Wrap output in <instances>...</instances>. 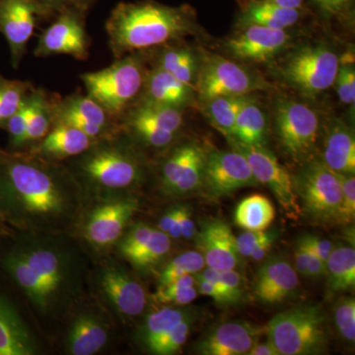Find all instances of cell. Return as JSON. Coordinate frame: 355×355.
Instances as JSON below:
<instances>
[{
    "instance_id": "obj_61",
    "label": "cell",
    "mask_w": 355,
    "mask_h": 355,
    "mask_svg": "<svg viewBox=\"0 0 355 355\" xmlns=\"http://www.w3.org/2000/svg\"><path fill=\"white\" fill-rule=\"evenodd\" d=\"M6 222H7L6 217H4L3 214H2L1 210H0V233L6 228V226H4L6 225Z\"/></svg>"
},
{
    "instance_id": "obj_2",
    "label": "cell",
    "mask_w": 355,
    "mask_h": 355,
    "mask_svg": "<svg viewBox=\"0 0 355 355\" xmlns=\"http://www.w3.org/2000/svg\"><path fill=\"white\" fill-rule=\"evenodd\" d=\"M114 60L137 51L181 42L200 32L193 7L170 6L154 0L120 2L105 24Z\"/></svg>"
},
{
    "instance_id": "obj_31",
    "label": "cell",
    "mask_w": 355,
    "mask_h": 355,
    "mask_svg": "<svg viewBox=\"0 0 355 355\" xmlns=\"http://www.w3.org/2000/svg\"><path fill=\"white\" fill-rule=\"evenodd\" d=\"M327 287L331 293H343L355 286V250L354 247H334L326 263Z\"/></svg>"
},
{
    "instance_id": "obj_36",
    "label": "cell",
    "mask_w": 355,
    "mask_h": 355,
    "mask_svg": "<svg viewBox=\"0 0 355 355\" xmlns=\"http://www.w3.org/2000/svg\"><path fill=\"white\" fill-rule=\"evenodd\" d=\"M34 85L18 79H9L0 73V130H4L7 121L19 109Z\"/></svg>"
},
{
    "instance_id": "obj_12",
    "label": "cell",
    "mask_w": 355,
    "mask_h": 355,
    "mask_svg": "<svg viewBox=\"0 0 355 355\" xmlns=\"http://www.w3.org/2000/svg\"><path fill=\"white\" fill-rule=\"evenodd\" d=\"M53 123L71 125L95 141L121 130L118 121L86 93L76 92L62 98L53 96Z\"/></svg>"
},
{
    "instance_id": "obj_23",
    "label": "cell",
    "mask_w": 355,
    "mask_h": 355,
    "mask_svg": "<svg viewBox=\"0 0 355 355\" xmlns=\"http://www.w3.org/2000/svg\"><path fill=\"white\" fill-rule=\"evenodd\" d=\"M322 161L338 174H354V135L343 121L335 119L331 121L324 135Z\"/></svg>"
},
{
    "instance_id": "obj_9",
    "label": "cell",
    "mask_w": 355,
    "mask_h": 355,
    "mask_svg": "<svg viewBox=\"0 0 355 355\" xmlns=\"http://www.w3.org/2000/svg\"><path fill=\"white\" fill-rule=\"evenodd\" d=\"M293 183L296 195L311 218L324 223L336 221L342 200V184L338 173L322 160H311L293 178Z\"/></svg>"
},
{
    "instance_id": "obj_29",
    "label": "cell",
    "mask_w": 355,
    "mask_h": 355,
    "mask_svg": "<svg viewBox=\"0 0 355 355\" xmlns=\"http://www.w3.org/2000/svg\"><path fill=\"white\" fill-rule=\"evenodd\" d=\"M3 266L35 305L41 309L48 307L53 294L38 273L28 265L19 252L6 254L3 259Z\"/></svg>"
},
{
    "instance_id": "obj_3",
    "label": "cell",
    "mask_w": 355,
    "mask_h": 355,
    "mask_svg": "<svg viewBox=\"0 0 355 355\" xmlns=\"http://www.w3.org/2000/svg\"><path fill=\"white\" fill-rule=\"evenodd\" d=\"M144 51L130 53L105 69L81 74L86 94L116 120L139 99L147 72Z\"/></svg>"
},
{
    "instance_id": "obj_49",
    "label": "cell",
    "mask_w": 355,
    "mask_h": 355,
    "mask_svg": "<svg viewBox=\"0 0 355 355\" xmlns=\"http://www.w3.org/2000/svg\"><path fill=\"white\" fill-rule=\"evenodd\" d=\"M197 287L178 289V291H166L159 287L155 294L156 300L163 304L187 305L190 304L198 297Z\"/></svg>"
},
{
    "instance_id": "obj_6",
    "label": "cell",
    "mask_w": 355,
    "mask_h": 355,
    "mask_svg": "<svg viewBox=\"0 0 355 355\" xmlns=\"http://www.w3.org/2000/svg\"><path fill=\"white\" fill-rule=\"evenodd\" d=\"M338 64L340 57L328 44H305L289 53L279 74L301 95L314 98L334 86Z\"/></svg>"
},
{
    "instance_id": "obj_19",
    "label": "cell",
    "mask_w": 355,
    "mask_h": 355,
    "mask_svg": "<svg viewBox=\"0 0 355 355\" xmlns=\"http://www.w3.org/2000/svg\"><path fill=\"white\" fill-rule=\"evenodd\" d=\"M266 327L247 322H229L216 327L198 343V352L205 355H242L258 343Z\"/></svg>"
},
{
    "instance_id": "obj_59",
    "label": "cell",
    "mask_w": 355,
    "mask_h": 355,
    "mask_svg": "<svg viewBox=\"0 0 355 355\" xmlns=\"http://www.w3.org/2000/svg\"><path fill=\"white\" fill-rule=\"evenodd\" d=\"M177 212L178 207H171V209L167 210L164 216L161 217L160 221H159V230L168 233L170 227H171L173 221H174L175 217L177 216Z\"/></svg>"
},
{
    "instance_id": "obj_16",
    "label": "cell",
    "mask_w": 355,
    "mask_h": 355,
    "mask_svg": "<svg viewBox=\"0 0 355 355\" xmlns=\"http://www.w3.org/2000/svg\"><path fill=\"white\" fill-rule=\"evenodd\" d=\"M298 273L291 261L282 257L268 259L257 273L254 296L265 305L284 302L296 293Z\"/></svg>"
},
{
    "instance_id": "obj_35",
    "label": "cell",
    "mask_w": 355,
    "mask_h": 355,
    "mask_svg": "<svg viewBox=\"0 0 355 355\" xmlns=\"http://www.w3.org/2000/svg\"><path fill=\"white\" fill-rule=\"evenodd\" d=\"M190 311L181 308L166 307L149 315L142 324L139 338L149 349L154 343L164 338L174 327L190 315Z\"/></svg>"
},
{
    "instance_id": "obj_44",
    "label": "cell",
    "mask_w": 355,
    "mask_h": 355,
    "mask_svg": "<svg viewBox=\"0 0 355 355\" xmlns=\"http://www.w3.org/2000/svg\"><path fill=\"white\" fill-rule=\"evenodd\" d=\"M334 316L338 331L345 340H355V300L354 297H343L336 302Z\"/></svg>"
},
{
    "instance_id": "obj_18",
    "label": "cell",
    "mask_w": 355,
    "mask_h": 355,
    "mask_svg": "<svg viewBox=\"0 0 355 355\" xmlns=\"http://www.w3.org/2000/svg\"><path fill=\"white\" fill-rule=\"evenodd\" d=\"M196 237L205 266L219 272L238 268L240 254L236 247V237L227 223L218 219L207 221Z\"/></svg>"
},
{
    "instance_id": "obj_28",
    "label": "cell",
    "mask_w": 355,
    "mask_h": 355,
    "mask_svg": "<svg viewBox=\"0 0 355 355\" xmlns=\"http://www.w3.org/2000/svg\"><path fill=\"white\" fill-rule=\"evenodd\" d=\"M268 119L265 110L252 94L248 95L236 119L232 139L249 146H265Z\"/></svg>"
},
{
    "instance_id": "obj_62",
    "label": "cell",
    "mask_w": 355,
    "mask_h": 355,
    "mask_svg": "<svg viewBox=\"0 0 355 355\" xmlns=\"http://www.w3.org/2000/svg\"><path fill=\"white\" fill-rule=\"evenodd\" d=\"M2 0H0V3H1Z\"/></svg>"
},
{
    "instance_id": "obj_48",
    "label": "cell",
    "mask_w": 355,
    "mask_h": 355,
    "mask_svg": "<svg viewBox=\"0 0 355 355\" xmlns=\"http://www.w3.org/2000/svg\"><path fill=\"white\" fill-rule=\"evenodd\" d=\"M222 284L225 286L226 291L232 299L233 303L241 302L246 294V279L241 273L236 270L220 272Z\"/></svg>"
},
{
    "instance_id": "obj_34",
    "label": "cell",
    "mask_w": 355,
    "mask_h": 355,
    "mask_svg": "<svg viewBox=\"0 0 355 355\" xmlns=\"http://www.w3.org/2000/svg\"><path fill=\"white\" fill-rule=\"evenodd\" d=\"M247 96H219L202 102L210 123L226 137L232 135L236 119Z\"/></svg>"
},
{
    "instance_id": "obj_4",
    "label": "cell",
    "mask_w": 355,
    "mask_h": 355,
    "mask_svg": "<svg viewBox=\"0 0 355 355\" xmlns=\"http://www.w3.org/2000/svg\"><path fill=\"white\" fill-rule=\"evenodd\" d=\"M116 133L96 141L81 154L78 164L91 183L109 190L130 188L142 177L139 157L132 147L116 139Z\"/></svg>"
},
{
    "instance_id": "obj_40",
    "label": "cell",
    "mask_w": 355,
    "mask_h": 355,
    "mask_svg": "<svg viewBox=\"0 0 355 355\" xmlns=\"http://www.w3.org/2000/svg\"><path fill=\"white\" fill-rule=\"evenodd\" d=\"M171 245V237L167 233L159 229H153L150 238L130 261L139 268L153 265L170 251Z\"/></svg>"
},
{
    "instance_id": "obj_15",
    "label": "cell",
    "mask_w": 355,
    "mask_h": 355,
    "mask_svg": "<svg viewBox=\"0 0 355 355\" xmlns=\"http://www.w3.org/2000/svg\"><path fill=\"white\" fill-rule=\"evenodd\" d=\"M240 28V31L225 43L229 55L240 62H268L284 51L291 40L287 30L258 25Z\"/></svg>"
},
{
    "instance_id": "obj_56",
    "label": "cell",
    "mask_w": 355,
    "mask_h": 355,
    "mask_svg": "<svg viewBox=\"0 0 355 355\" xmlns=\"http://www.w3.org/2000/svg\"><path fill=\"white\" fill-rule=\"evenodd\" d=\"M275 239H277V232L268 231V236L258 246L254 248V251L250 254V258L256 261H263L268 256V252L270 251V248H272Z\"/></svg>"
},
{
    "instance_id": "obj_46",
    "label": "cell",
    "mask_w": 355,
    "mask_h": 355,
    "mask_svg": "<svg viewBox=\"0 0 355 355\" xmlns=\"http://www.w3.org/2000/svg\"><path fill=\"white\" fill-rule=\"evenodd\" d=\"M153 229L144 223L137 224L132 227L121 243L120 251L123 256L132 261L150 238Z\"/></svg>"
},
{
    "instance_id": "obj_50",
    "label": "cell",
    "mask_w": 355,
    "mask_h": 355,
    "mask_svg": "<svg viewBox=\"0 0 355 355\" xmlns=\"http://www.w3.org/2000/svg\"><path fill=\"white\" fill-rule=\"evenodd\" d=\"M41 7L44 16L58 13L64 9L77 8L87 10L93 0H34Z\"/></svg>"
},
{
    "instance_id": "obj_17",
    "label": "cell",
    "mask_w": 355,
    "mask_h": 355,
    "mask_svg": "<svg viewBox=\"0 0 355 355\" xmlns=\"http://www.w3.org/2000/svg\"><path fill=\"white\" fill-rule=\"evenodd\" d=\"M137 209L139 202L132 198H121L97 207L86 223V238L98 246L113 244L120 238Z\"/></svg>"
},
{
    "instance_id": "obj_55",
    "label": "cell",
    "mask_w": 355,
    "mask_h": 355,
    "mask_svg": "<svg viewBox=\"0 0 355 355\" xmlns=\"http://www.w3.org/2000/svg\"><path fill=\"white\" fill-rule=\"evenodd\" d=\"M294 258H295V268L298 275L307 277L308 263H309V254H308L307 248L300 240L296 243L295 250H294Z\"/></svg>"
},
{
    "instance_id": "obj_33",
    "label": "cell",
    "mask_w": 355,
    "mask_h": 355,
    "mask_svg": "<svg viewBox=\"0 0 355 355\" xmlns=\"http://www.w3.org/2000/svg\"><path fill=\"white\" fill-rule=\"evenodd\" d=\"M18 252L28 265L38 273L51 293L55 294L64 280V268L60 256L53 250L46 248H34Z\"/></svg>"
},
{
    "instance_id": "obj_42",
    "label": "cell",
    "mask_w": 355,
    "mask_h": 355,
    "mask_svg": "<svg viewBox=\"0 0 355 355\" xmlns=\"http://www.w3.org/2000/svg\"><path fill=\"white\" fill-rule=\"evenodd\" d=\"M193 317L188 315L183 321L180 322L169 333L157 343L149 347L154 354L170 355L177 354L184 347L190 336Z\"/></svg>"
},
{
    "instance_id": "obj_24",
    "label": "cell",
    "mask_w": 355,
    "mask_h": 355,
    "mask_svg": "<svg viewBox=\"0 0 355 355\" xmlns=\"http://www.w3.org/2000/svg\"><path fill=\"white\" fill-rule=\"evenodd\" d=\"M37 345L22 318L0 294V355L36 354Z\"/></svg>"
},
{
    "instance_id": "obj_47",
    "label": "cell",
    "mask_w": 355,
    "mask_h": 355,
    "mask_svg": "<svg viewBox=\"0 0 355 355\" xmlns=\"http://www.w3.org/2000/svg\"><path fill=\"white\" fill-rule=\"evenodd\" d=\"M326 18L345 20L352 17L354 0H311Z\"/></svg>"
},
{
    "instance_id": "obj_21",
    "label": "cell",
    "mask_w": 355,
    "mask_h": 355,
    "mask_svg": "<svg viewBox=\"0 0 355 355\" xmlns=\"http://www.w3.org/2000/svg\"><path fill=\"white\" fill-rule=\"evenodd\" d=\"M101 288L116 309L125 316H139L146 309V291L121 268H107L102 275Z\"/></svg>"
},
{
    "instance_id": "obj_25",
    "label": "cell",
    "mask_w": 355,
    "mask_h": 355,
    "mask_svg": "<svg viewBox=\"0 0 355 355\" xmlns=\"http://www.w3.org/2000/svg\"><path fill=\"white\" fill-rule=\"evenodd\" d=\"M176 43L156 48L157 51L151 55L153 58H147L144 55L146 62L151 67L165 70L178 80L195 88L200 65V58L193 49Z\"/></svg>"
},
{
    "instance_id": "obj_5",
    "label": "cell",
    "mask_w": 355,
    "mask_h": 355,
    "mask_svg": "<svg viewBox=\"0 0 355 355\" xmlns=\"http://www.w3.org/2000/svg\"><path fill=\"white\" fill-rule=\"evenodd\" d=\"M324 323L319 306H300L273 317L266 334L279 355L314 354L326 343Z\"/></svg>"
},
{
    "instance_id": "obj_54",
    "label": "cell",
    "mask_w": 355,
    "mask_h": 355,
    "mask_svg": "<svg viewBox=\"0 0 355 355\" xmlns=\"http://www.w3.org/2000/svg\"><path fill=\"white\" fill-rule=\"evenodd\" d=\"M180 223H181L182 237L191 239L197 236V227L195 222L191 219V214L188 207H180Z\"/></svg>"
},
{
    "instance_id": "obj_32",
    "label": "cell",
    "mask_w": 355,
    "mask_h": 355,
    "mask_svg": "<svg viewBox=\"0 0 355 355\" xmlns=\"http://www.w3.org/2000/svg\"><path fill=\"white\" fill-rule=\"evenodd\" d=\"M275 217V209L270 198L260 193L243 198L236 207V225L249 231L266 230Z\"/></svg>"
},
{
    "instance_id": "obj_51",
    "label": "cell",
    "mask_w": 355,
    "mask_h": 355,
    "mask_svg": "<svg viewBox=\"0 0 355 355\" xmlns=\"http://www.w3.org/2000/svg\"><path fill=\"white\" fill-rule=\"evenodd\" d=\"M268 231H249L242 233L236 237V247L240 257L250 258V254L254 251V248L268 236Z\"/></svg>"
},
{
    "instance_id": "obj_26",
    "label": "cell",
    "mask_w": 355,
    "mask_h": 355,
    "mask_svg": "<svg viewBox=\"0 0 355 355\" xmlns=\"http://www.w3.org/2000/svg\"><path fill=\"white\" fill-rule=\"evenodd\" d=\"M301 18V10L284 8L265 1L252 0L248 2L240 14L238 24L240 27L258 25L277 30H287L297 24Z\"/></svg>"
},
{
    "instance_id": "obj_27",
    "label": "cell",
    "mask_w": 355,
    "mask_h": 355,
    "mask_svg": "<svg viewBox=\"0 0 355 355\" xmlns=\"http://www.w3.org/2000/svg\"><path fill=\"white\" fill-rule=\"evenodd\" d=\"M108 342V331L97 317L91 314L79 315L70 329L67 347L70 354H97Z\"/></svg>"
},
{
    "instance_id": "obj_39",
    "label": "cell",
    "mask_w": 355,
    "mask_h": 355,
    "mask_svg": "<svg viewBox=\"0 0 355 355\" xmlns=\"http://www.w3.org/2000/svg\"><path fill=\"white\" fill-rule=\"evenodd\" d=\"M205 268V260L200 252L190 251L179 254L173 259L159 277L160 286H166L178 277L186 275H197L202 268Z\"/></svg>"
},
{
    "instance_id": "obj_52",
    "label": "cell",
    "mask_w": 355,
    "mask_h": 355,
    "mask_svg": "<svg viewBox=\"0 0 355 355\" xmlns=\"http://www.w3.org/2000/svg\"><path fill=\"white\" fill-rule=\"evenodd\" d=\"M299 240L304 243L306 246L309 248L313 253L316 254L322 261L327 263L334 249L333 243L330 240L309 234L302 236Z\"/></svg>"
},
{
    "instance_id": "obj_37",
    "label": "cell",
    "mask_w": 355,
    "mask_h": 355,
    "mask_svg": "<svg viewBox=\"0 0 355 355\" xmlns=\"http://www.w3.org/2000/svg\"><path fill=\"white\" fill-rule=\"evenodd\" d=\"M207 151L200 144L196 148L181 176L173 189L171 195L184 196L197 191L202 186L205 159Z\"/></svg>"
},
{
    "instance_id": "obj_10",
    "label": "cell",
    "mask_w": 355,
    "mask_h": 355,
    "mask_svg": "<svg viewBox=\"0 0 355 355\" xmlns=\"http://www.w3.org/2000/svg\"><path fill=\"white\" fill-rule=\"evenodd\" d=\"M86 11L69 8L57 14V18L40 35L34 55L49 58L65 55L77 60H88L91 38L86 30Z\"/></svg>"
},
{
    "instance_id": "obj_14",
    "label": "cell",
    "mask_w": 355,
    "mask_h": 355,
    "mask_svg": "<svg viewBox=\"0 0 355 355\" xmlns=\"http://www.w3.org/2000/svg\"><path fill=\"white\" fill-rule=\"evenodd\" d=\"M41 17L43 11L34 0H2L0 3V34L8 44L14 69L20 67Z\"/></svg>"
},
{
    "instance_id": "obj_57",
    "label": "cell",
    "mask_w": 355,
    "mask_h": 355,
    "mask_svg": "<svg viewBox=\"0 0 355 355\" xmlns=\"http://www.w3.org/2000/svg\"><path fill=\"white\" fill-rule=\"evenodd\" d=\"M305 247L307 248L308 254H309V263H308L307 277H306L316 279V277H323L326 275V263L322 261L316 254L313 253L306 245Z\"/></svg>"
},
{
    "instance_id": "obj_22",
    "label": "cell",
    "mask_w": 355,
    "mask_h": 355,
    "mask_svg": "<svg viewBox=\"0 0 355 355\" xmlns=\"http://www.w3.org/2000/svg\"><path fill=\"white\" fill-rule=\"evenodd\" d=\"M95 142L94 139L71 125L53 123L50 132L33 148L31 153L53 162L80 156Z\"/></svg>"
},
{
    "instance_id": "obj_30",
    "label": "cell",
    "mask_w": 355,
    "mask_h": 355,
    "mask_svg": "<svg viewBox=\"0 0 355 355\" xmlns=\"http://www.w3.org/2000/svg\"><path fill=\"white\" fill-rule=\"evenodd\" d=\"M31 109L28 119L23 147L38 144L48 135L53 128V96H51L42 88H33L30 93Z\"/></svg>"
},
{
    "instance_id": "obj_45",
    "label": "cell",
    "mask_w": 355,
    "mask_h": 355,
    "mask_svg": "<svg viewBox=\"0 0 355 355\" xmlns=\"http://www.w3.org/2000/svg\"><path fill=\"white\" fill-rule=\"evenodd\" d=\"M342 184V200L338 209L336 222L347 225L352 224L355 217L354 174H338Z\"/></svg>"
},
{
    "instance_id": "obj_38",
    "label": "cell",
    "mask_w": 355,
    "mask_h": 355,
    "mask_svg": "<svg viewBox=\"0 0 355 355\" xmlns=\"http://www.w3.org/2000/svg\"><path fill=\"white\" fill-rule=\"evenodd\" d=\"M198 146V144L193 141L181 144L172 151L163 163L161 169V184L163 189L170 195Z\"/></svg>"
},
{
    "instance_id": "obj_53",
    "label": "cell",
    "mask_w": 355,
    "mask_h": 355,
    "mask_svg": "<svg viewBox=\"0 0 355 355\" xmlns=\"http://www.w3.org/2000/svg\"><path fill=\"white\" fill-rule=\"evenodd\" d=\"M196 277H197V284H196V287H197L198 293L214 299L217 304L223 306L230 305V302H229L227 297H226L222 292L219 291L214 284H212L211 282H207V280L202 279V277H198L197 275H196Z\"/></svg>"
},
{
    "instance_id": "obj_11",
    "label": "cell",
    "mask_w": 355,
    "mask_h": 355,
    "mask_svg": "<svg viewBox=\"0 0 355 355\" xmlns=\"http://www.w3.org/2000/svg\"><path fill=\"white\" fill-rule=\"evenodd\" d=\"M228 140L233 149L246 157L258 183L270 189L288 216H297L300 207L294 188L293 178L280 164L275 154L265 146H249L232 139Z\"/></svg>"
},
{
    "instance_id": "obj_60",
    "label": "cell",
    "mask_w": 355,
    "mask_h": 355,
    "mask_svg": "<svg viewBox=\"0 0 355 355\" xmlns=\"http://www.w3.org/2000/svg\"><path fill=\"white\" fill-rule=\"evenodd\" d=\"M284 8L297 9L301 10L304 6V0H265Z\"/></svg>"
},
{
    "instance_id": "obj_58",
    "label": "cell",
    "mask_w": 355,
    "mask_h": 355,
    "mask_svg": "<svg viewBox=\"0 0 355 355\" xmlns=\"http://www.w3.org/2000/svg\"><path fill=\"white\" fill-rule=\"evenodd\" d=\"M250 355H279V352L275 349L270 340L263 343H256L254 347L248 352Z\"/></svg>"
},
{
    "instance_id": "obj_1",
    "label": "cell",
    "mask_w": 355,
    "mask_h": 355,
    "mask_svg": "<svg viewBox=\"0 0 355 355\" xmlns=\"http://www.w3.org/2000/svg\"><path fill=\"white\" fill-rule=\"evenodd\" d=\"M76 187L69 173L35 154L0 148V210L25 228L57 225L73 209Z\"/></svg>"
},
{
    "instance_id": "obj_8",
    "label": "cell",
    "mask_w": 355,
    "mask_h": 355,
    "mask_svg": "<svg viewBox=\"0 0 355 355\" xmlns=\"http://www.w3.org/2000/svg\"><path fill=\"white\" fill-rule=\"evenodd\" d=\"M268 88L270 84L256 72L234 60L214 55L200 62L195 84L196 96L200 102L219 96L250 95Z\"/></svg>"
},
{
    "instance_id": "obj_7",
    "label": "cell",
    "mask_w": 355,
    "mask_h": 355,
    "mask_svg": "<svg viewBox=\"0 0 355 355\" xmlns=\"http://www.w3.org/2000/svg\"><path fill=\"white\" fill-rule=\"evenodd\" d=\"M319 114L305 103L280 99L275 104V125L284 153L298 163L311 161L320 135Z\"/></svg>"
},
{
    "instance_id": "obj_20",
    "label": "cell",
    "mask_w": 355,
    "mask_h": 355,
    "mask_svg": "<svg viewBox=\"0 0 355 355\" xmlns=\"http://www.w3.org/2000/svg\"><path fill=\"white\" fill-rule=\"evenodd\" d=\"M196 97L195 88L178 80L165 70L151 67L147 69L139 99L184 110L193 104Z\"/></svg>"
},
{
    "instance_id": "obj_13",
    "label": "cell",
    "mask_w": 355,
    "mask_h": 355,
    "mask_svg": "<svg viewBox=\"0 0 355 355\" xmlns=\"http://www.w3.org/2000/svg\"><path fill=\"white\" fill-rule=\"evenodd\" d=\"M259 184L246 157L239 151H207L202 186L211 197H226L240 189Z\"/></svg>"
},
{
    "instance_id": "obj_43",
    "label": "cell",
    "mask_w": 355,
    "mask_h": 355,
    "mask_svg": "<svg viewBox=\"0 0 355 355\" xmlns=\"http://www.w3.org/2000/svg\"><path fill=\"white\" fill-rule=\"evenodd\" d=\"M30 93L26 97L19 109L7 121L6 127L4 128V130H6L8 133L9 146L12 149H20L23 147V140H24L30 109H31Z\"/></svg>"
},
{
    "instance_id": "obj_41",
    "label": "cell",
    "mask_w": 355,
    "mask_h": 355,
    "mask_svg": "<svg viewBox=\"0 0 355 355\" xmlns=\"http://www.w3.org/2000/svg\"><path fill=\"white\" fill-rule=\"evenodd\" d=\"M338 99L343 104L354 107L355 102V64L354 55L347 53L340 58L335 83Z\"/></svg>"
}]
</instances>
